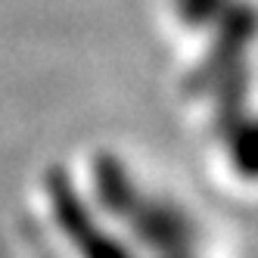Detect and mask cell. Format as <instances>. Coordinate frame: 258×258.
<instances>
[{"label":"cell","mask_w":258,"mask_h":258,"mask_svg":"<svg viewBox=\"0 0 258 258\" xmlns=\"http://www.w3.org/2000/svg\"><path fill=\"white\" fill-rule=\"evenodd\" d=\"M44 193L53 224L78 258H137V252L112 233V227H106L100 212L81 196L66 168H47Z\"/></svg>","instance_id":"obj_1"},{"label":"cell","mask_w":258,"mask_h":258,"mask_svg":"<svg viewBox=\"0 0 258 258\" xmlns=\"http://www.w3.org/2000/svg\"><path fill=\"white\" fill-rule=\"evenodd\" d=\"M115 224H121L140 249L153 252L156 258L193 255L199 243L196 221L171 199L150 196L146 190H140L131 199V206L124 209V215Z\"/></svg>","instance_id":"obj_2"},{"label":"cell","mask_w":258,"mask_h":258,"mask_svg":"<svg viewBox=\"0 0 258 258\" xmlns=\"http://www.w3.org/2000/svg\"><path fill=\"white\" fill-rule=\"evenodd\" d=\"M218 137L224 143L233 174L258 183V112L252 115L246 109L243 115H236L224 127H218Z\"/></svg>","instance_id":"obj_3"},{"label":"cell","mask_w":258,"mask_h":258,"mask_svg":"<svg viewBox=\"0 0 258 258\" xmlns=\"http://www.w3.org/2000/svg\"><path fill=\"white\" fill-rule=\"evenodd\" d=\"M233 0H171V7L177 13V19L187 28H215L221 22V16L230 10Z\"/></svg>","instance_id":"obj_4"},{"label":"cell","mask_w":258,"mask_h":258,"mask_svg":"<svg viewBox=\"0 0 258 258\" xmlns=\"http://www.w3.org/2000/svg\"><path fill=\"white\" fill-rule=\"evenodd\" d=\"M177 258H196V252H193V255H177Z\"/></svg>","instance_id":"obj_5"}]
</instances>
